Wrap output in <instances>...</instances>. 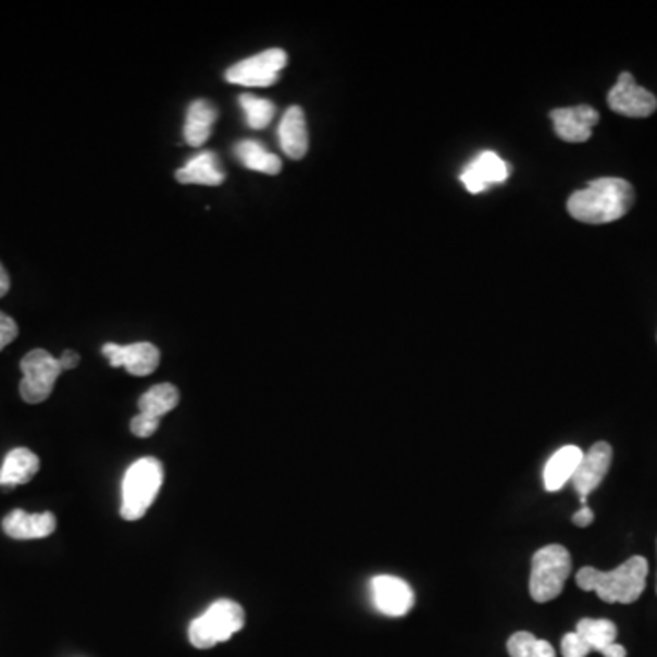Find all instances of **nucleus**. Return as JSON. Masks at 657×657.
<instances>
[{
	"label": "nucleus",
	"instance_id": "f257e3e1",
	"mask_svg": "<svg viewBox=\"0 0 657 657\" xmlns=\"http://www.w3.org/2000/svg\"><path fill=\"white\" fill-rule=\"evenodd\" d=\"M634 204V188L621 177H599L568 198L573 220L588 225H605L621 220Z\"/></svg>",
	"mask_w": 657,
	"mask_h": 657
},
{
	"label": "nucleus",
	"instance_id": "aec40b11",
	"mask_svg": "<svg viewBox=\"0 0 657 657\" xmlns=\"http://www.w3.org/2000/svg\"><path fill=\"white\" fill-rule=\"evenodd\" d=\"M236 158L249 171L261 172L269 176H276L282 172V159L258 141H249V139L239 141L236 145Z\"/></svg>",
	"mask_w": 657,
	"mask_h": 657
},
{
	"label": "nucleus",
	"instance_id": "6ab92c4d",
	"mask_svg": "<svg viewBox=\"0 0 657 657\" xmlns=\"http://www.w3.org/2000/svg\"><path fill=\"white\" fill-rule=\"evenodd\" d=\"M218 120V110L214 104L204 99L194 101L187 110V123H185V141L190 147H203L212 134V126Z\"/></svg>",
	"mask_w": 657,
	"mask_h": 657
},
{
	"label": "nucleus",
	"instance_id": "1a4fd4ad",
	"mask_svg": "<svg viewBox=\"0 0 657 657\" xmlns=\"http://www.w3.org/2000/svg\"><path fill=\"white\" fill-rule=\"evenodd\" d=\"M612 446L608 443H597L583 455L578 471L572 476V484L578 492L581 506H588V495L605 481L610 464H612Z\"/></svg>",
	"mask_w": 657,
	"mask_h": 657
},
{
	"label": "nucleus",
	"instance_id": "b1692460",
	"mask_svg": "<svg viewBox=\"0 0 657 657\" xmlns=\"http://www.w3.org/2000/svg\"><path fill=\"white\" fill-rule=\"evenodd\" d=\"M561 652L565 657H588L590 648L586 641L573 630L570 634L565 635L561 641Z\"/></svg>",
	"mask_w": 657,
	"mask_h": 657
},
{
	"label": "nucleus",
	"instance_id": "cd10ccee",
	"mask_svg": "<svg viewBox=\"0 0 657 657\" xmlns=\"http://www.w3.org/2000/svg\"><path fill=\"white\" fill-rule=\"evenodd\" d=\"M573 524L579 528H586L594 522V511L590 510V506H581L572 517Z\"/></svg>",
	"mask_w": 657,
	"mask_h": 657
},
{
	"label": "nucleus",
	"instance_id": "a211bd4d",
	"mask_svg": "<svg viewBox=\"0 0 657 657\" xmlns=\"http://www.w3.org/2000/svg\"><path fill=\"white\" fill-rule=\"evenodd\" d=\"M40 468V460L34 451L28 448H15L7 455V459L0 468V487L23 486L28 484Z\"/></svg>",
	"mask_w": 657,
	"mask_h": 657
},
{
	"label": "nucleus",
	"instance_id": "393cba45",
	"mask_svg": "<svg viewBox=\"0 0 657 657\" xmlns=\"http://www.w3.org/2000/svg\"><path fill=\"white\" fill-rule=\"evenodd\" d=\"M159 422L161 420L153 419V417H148V414H136L131 422V430L134 435L139 436V438H148V436H152L156 431H158Z\"/></svg>",
	"mask_w": 657,
	"mask_h": 657
},
{
	"label": "nucleus",
	"instance_id": "f03ea898",
	"mask_svg": "<svg viewBox=\"0 0 657 657\" xmlns=\"http://www.w3.org/2000/svg\"><path fill=\"white\" fill-rule=\"evenodd\" d=\"M648 562L645 557H630L621 567L603 572L594 567H584L575 575L578 586L584 592H595L605 603L630 605L645 592Z\"/></svg>",
	"mask_w": 657,
	"mask_h": 657
},
{
	"label": "nucleus",
	"instance_id": "ddd939ff",
	"mask_svg": "<svg viewBox=\"0 0 657 657\" xmlns=\"http://www.w3.org/2000/svg\"><path fill=\"white\" fill-rule=\"evenodd\" d=\"M550 120L554 121V131L562 141L584 142L592 137L594 126L599 123V114L588 104H579L551 110Z\"/></svg>",
	"mask_w": 657,
	"mask_h": 657
},
{
	"label": "nucleus",
	"instance_id": "dca6fc26",
	"mask_svg": "<svg viewBox=\"0 0 657 657\" xmlns=\"http://www.w3.org/2000/svg\"><path fill=\"white\" fill-rule=\"evenodd\" d=\"M176 179L183 185L218 187L225 182V172H223L220 159L215 158V153L204 150V152L194 156L188 163L183 164L182 169L176 172Z\"/></svg>",
	"mask_w": 657,
	"mask_h": 657
},
{
	"label": "nucleus",
	"instance_id": "4be33fe9",
	"mask_svg": "<svg viewBox=\"0 0 657 657\" xmlns=\"http://www.w3.org/2000/svg\"><path fill=\"white\" fill-rule=\"evenodd\" d=\"M575 632L586 641L592 652L605 650L608 645L616 643L618 637V627L608 619H581L575 627Z\"/></svg>",
	"mask_w": 657,
	"mask_h": 657
},
{
	"label": "nucleus",
	"instance_id": "9b49d317",
	"mask_svg": "<svg viewBox=\"0 0 657 657\" xmlns=\"http://www.w3.org/2000/svg\"><path fill=\"white\" fill-rule=\"evenodd\" d=\"M371 595L379 612L389 618H402L413 608V588L404 579L379 575L371 581Z\"/></svg>",
	"mask_w": 657,
	"mask_h": 657
},
{
	"label": "nucleus",
	"instance_id": "412c9836",
	"mask_svg": "<svg viewBox=\"0 0 657 657\" xmlns=\"http://www.w3.org/2000/svg\"><path fill=\"white\" fill-rule=\"evenodd\" d=\"M177 404H179L177 387L172 384H159V386L150 387L139 398L137 406H139V413L161 420V417L171 413L172 409H176Z\"/></svg>",
	"mask_w": 657,
	"mask_h": 657
},
{
	"label": "nucleus",
	"instance_id": "423d86ee",
	"mask_svg": "<svg viewBox=\"0 0 657 657\" xmlns=\"http://www.w3.org/2000/svg\"><path fill=\"white\" fill-rule=\"evenodd\" d=\"M21 397L24 402L40 404L50 398L63 368L59 358L51 357L45 349H34L21 360Z\"/></svg>",
	"mask_w": 657,
	"mask_h": 657
},
{
	"label": "nucleus",
	"instance_id": "39448f33",
	"mask_svg": "<svg viewBox=\"0 0 657 657\" xmlns=\"http://www.w3.org/2000/svg\"><path fill=\"white\" fill-rule=\"evenodd\" d=\"M245 612L241 605L233 599L215 600L214 605L198 619H194L188 629V640L196 648L207 650L218 643L231 640L244 629Z\"/></svg>",
	"mask_w": 657,
	"mask_h": 657
},
{
	"label": "nucleus",
	"instance_id": "bb28decb",
	"mask_svg": "<svg viewBox=\"0 0 657 657\" xmlns=\"http://www.w3.org/2000/svg\"><path fill=\"white\" fill-rule=\"evenodd\" d=\"M526 657H556V650L548 641L537 640L528 650Z\"/></svg>",
	"mask_w": 657,
	"mask_h": 657
},
{
	"label": "nucleus",
	"instance_id": "9d476101",
	"mask_svg": "<svg viewBox=\"0 0 657 657\" xmlns=\"http://www.w3.org/2000/svg\"><path fill=\"white\" fill-rule=\"evenodd\" d=\"M102 355L112 368H125L134 376L152 374L161 362V352L150 342H136L128 346L107 344L102 347Z\"/></svg>",
	"mask_w": 657,
	"mask_h": 657
},
{
	"label": "nucleus",
	"instance_id": "c756f323",
	"mask_svg": "<svg viewBox=\"0 0 657 657\" xmlns=\"http://www.w3.org/2000/svg\"><path fill=\"white\" fill-rule=\"evenodd\" d=\"M600 654L605 657H627V648L623 645H619V643H612V645H608Z\"/></svg>",
	"mask_w": 657,
	"mask_h": 657
},
{
	"label": "nucleus",
	"instance_id": "7ed1b4c3",
	"mask_svg": "<svg viewBox=\"0 0 657 657\" xmlns=\"http://www.w3.org/2000/svg\"><path fill=\"white\" fill-rule=\"evenodd\" d=\"M163 464L153 457H145L126 470L123 479L121 517L125 521H139L163 486Z\"/></svg>",
	"mask_w": 657,
	"mask_h": 657
},
{
	"label": "nucleus",
	"instance_id": "f8f14e48",
	"mask_svg": "<svg viewBox=\"0 0 657 657\" xmlns=\"http://www.w3.org/2000/svg\"><path fill=\"white\" fill-rule=\"evenodd\" d=\"M510 177V164L495 152H481L460 174V182L471 194H481L492 185L505 183Z\"/></svg>",
	"mask_w": 657,
	"mask_h": 657
},
{
	"label": "nucleus",
	"instance_id": "20e7f679",
	"mask_svg": "<svg viewBox=\"0 0 657 657\" xmlns=\"http://www.w3.org/2000/svg\"><path fill=\"white\" fill-rule=\"evenodd\" d=\"M572 572V556L561 544H550L535 551L530 572V595L537 603H548L561 595Z\"/></svg>",
	"mask_w": 657,
	"mask_h": 657
},
{
	"label": "nucleus",
	"instance_id": "c85d7f7f",
	"mask_svg": "<svg viewBox=\"0 0 657 657\" xmlns=\"http://www.w3.org/2000/svg\"><path fill=\"white\" fill-rule=\"evenodd\" d=\"M79 352L70 351V349L69 351H64L63 355H61V358H59V363H61V368H63V371H66V369L77 368V365H79Z\"/></svg>",
	"mask_w": 657,
	"mask_h": 657
},
{
	"label": "nucleus",
	"instance_id": "2eb2a0df",
	"mask_svg": "<svg viewBox=\"0 0 657 657\" xmlns=\"http://www.w3.org/2000/svg\"><path fill=\"white\" fill-rule=\"evenodd\" d=\"M280 147L290 159L306 158L309 152V131H307L306 114L300 107H290L280 121Z\"/></svg>",
	"mask_w": 657,
	"mask_h": 657
},
{
	"label": "nucleus",
	"instance_id": "f3484780",
	"mask_svg": "<svg viewBox=\"0 0 657 657\" xmlns=\"http://www.w3.org/2000/svg\"><path fill=\"white\" fill-rule=\"evenodd\" d=\"M583 451L578 446H562L551 455L550 460L544 466L543 481L546 492H559L578 471V466L583 460Z\"/></svg>",
	"mask_w": 657,
	"mask_h": 657
},
{
	"label": "nucleus",
	"instance_id": "6e6552de",
	"mask_svg": "<svg viewBox=\"0 0 657 657\" xmlns=\"http://www.w3.org/2000/svg\"><path fill=\"white\" fill-rule=\"evenodd\" d=\"M608 107L612 108L616 114L641 120L650 117L656 112L657 99L652 91L635 83L634 75L623 72L612 90L608 91Z\"/></svg>",
	"mask_w": 657,
	"mask_h": 657
},
{
	"label": "nucleus",
	"instance_id": "7c9ffc66",
	"mask_svg": "<svg viewBox=\"0 0 657 657\" xmlns=\"http://www.w3.org/2000/svg\"><path fill=\"white\" fill-rule=\"evenodd\" d=\"M8 290H10V276H8L7 269L0 263V298L7 296Z\"/></svg>",
	"mask_w": 657,
	"mask_h": 657
},
{
	"label": "nucleus",
	"instance_id": "4468645a",
	"mask_svg": "<svg viewBox=\"0 0 657 657\" xmlns=\"http://www.w3.org/2000/svg\"><path fill=\"white\" fill-rule=\"evenodd\" d=\"M58 528V519L51 511L42 513H28L24 510H13L2 521V530L8 537L17 541H32V538L50 537Z\"/></svg>",
	"mask_w": 657,
	"mask_h": 657
},
{
	"label": "nucleus",
	"instance_id": "5701e85b",
	"mask_svg": "<svg viewBox=\"0 0 657 657\" xmlns=\"http://www.w3.org/2000/svg\"><path fill=\"white\" fill-rule=\"evenodd\" d=\"M239 104L244 108L245 120L249 123L250 128H255V131L266 128L276 115L274 102L252 96V94H245V96L239 97Z\"/></svg>",
	"mask_w": 657,
	"mask_h": 657
},
{
	"label": "nucleus",
	"instance_id": "a878e982",
	"mask_svg": "<svg viewBox=\"0 0 657 657\" xmlns=\"http://www.w3.org/2000/svg\"><path fill=\"white\" fill-rule=\"evenodd\" d=\"M18 335L17 323L13 318L8 317L4 312H0V351L4 347L10 346Z\"/></svg>",
	"mask_w": 657,
	"mask_h": 657
},
{
	"label": "nucleus",
	"instance_id": "0eeeda50",
	"mask_svg": "<svg viewBox=\"0 0 657 657\" xmlns=\"http://www.w3.org/2000/svg\"><path fill=\"white\" fill-rule=\"evenodd\" d=\"M285 66H287V53L282 48H271L233 64L227 70L225 79L233 85L266 88L278 83L280 74Z\"/></svg>",
	"mask_w": 657,
	"mask_h": 657
}]
</instances>
